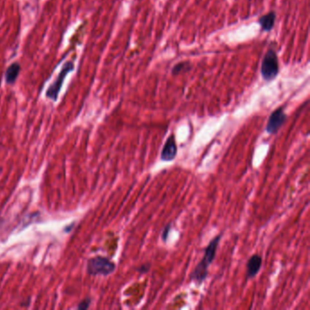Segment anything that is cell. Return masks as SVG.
Masks as SVG:
<instances>
[{"mask_svg":"<svg viewBox=\"0 0 310 310\" xmlns=\"http://www.w3.org/2000/svg\"><path fill=\"white\" fill-rule=\"evenodd\" d=\"M116 265L107 257H96L87 263V271L90 275L107 276L115 270Z\"/></svg>","mask_w":310,"mask_h":310,"instance_id":"3957f363","label":"cell"},{"mask_svg":"<svg viewBox=\"0 0 310 310\" xmlns=\"http://www.w3.org/2000/svg\"><path fill=\"white\" fill-rule=\"evenodd\" d=\"M20 69H21V67H20V63L14 62V63L11 64L10 67L8 68V69L6 70V83L9 84V85H13L16 82V80L19 78Z\"/></svg>","mask_w":310,"mask_h":310,"instance_id":"9c48e42d","label":"cell"},{"mask_svg":"<svg viewBox=\"0 0 310 310\" xmlns=\"http://www.w3.org/2000/svg\"><path fill=\"white\" fill-rule=\"evenodd\" d=\"M74 68H75V67H74L72 61H68L64 65L61 71L58 74V78H56L53 84H51L48 88V90L46 92V97L51 99V100H54V101H56L58 99V94L60 92V89L62 87L65 78L68 76V73L74 70Z\"/></svg>","mask_w":310,"mask_h":310,"instance_id":"277c9868","label":"cell"},{"mask_svg":"<svg viewBox=\"0 0 310 310\" xmlns=\"http://www.w3.org/2000/svg\"><path fill=\"white\" fill-rule=\"evenodd\" d=\"M286 118H287V116L284 111V108L282 107L276 108L275 111L272 112L271 115L268 118L266 131L270 135L276 134V132L279 130L281 126L284 125Z\"/></svg>","mask_w":310,"mask_h":310,"instance_id":"5b68a950","label":"cell"},{"mask_svg":"<svg viewBox=\"0 0 310 310\" xmlns=\"http://www.w3.org/2000/svg\"><path fill=\"white\" fill-rule=\"evenodd\" d=\"M221 239V234H219L209 242L208 247L205 249L204 253V257L199 264L196 266L194 270L192 272L190 278L193 281L197 283H202V282L208 277L209 275V267L212 262L214 261L216 254H217V249H218V244Z\"/></svg>","mask_w":310,"mask_h":310,"instance_id":"6da1fadb","label":"cell"},{"mask_svg":"<svg viewBox=\"0 0 310 310\" xmlns=\"http://www.w3.org/2000/svg\"><path fill=\"white\" fill-rule=\"evenodd\" d=\"M170 228H171V224H168L165 228H164V229H163V231H162L161 238H162V240H163L164 242H167V240H168L169 235H170Z\"/></svg>","mask_w":310,"mask_h":310,"instance_id":"8fae6325","label":"cell"},{"mask_svg":"<svg viewBox=\"0 0 310 310\" xmlns=\"http://www.w3.org/2000/svg\"><path fill=\"white\" fill-rule=\"evenodd\" d=\"M276 21V12L270 11L267 14L263 15L258 19V23L264 31H270L275 25Z\"/></svg>","mask_w":310,"mask_h":310,"instance_id":"ba28073f","label":"cell"},{"mask_svg":"<svg viewBox=\"0 0 310 310\" xmlns=\"http://www.w3.org/2000/svg\"><path fill=\"white\" fill-rule=\"evenodd\" d=\"M262 266V257L259 255H253L248 259L247 264V278H252L257 276Z\"/></svg>","mask_w":310,"mask_h":310,"instance_id":"52a82bcc","label":"cell"},{"mask_svg":"<svg viewBox=\"0 0 310 310\" xmlns=\"http://www.w3.org/2000/svg\"><path fill=\"white\" fill-rule=\"evenodd\" d=\"M262 78L266 81H271L275 79L279 72V64H278V58L276 51L273 49H269L264 58L262 60L261 64Z\"/></svg>","mask_w":310,"mask_h":310,"instance_id":"7a4b0ae2","label":"cell"},{"mask_svg":"<svg viewBox=\"0 0 310 310\" xmlns=\"http://www.w3.org/2000/svg\"><path fill=\"white\" fill-rule=\"evenodd\" d=\"M149 269H150V264H148V263H147V264L141 265L140 267H139V268H138L137 270H138V272L141 273V274H145V273H147Z\"/></svg>","mask_w":310,"mask_h":310,"instance_id":"7c38bea8","label":"cell"},{"mask_svg":"<svg viewBox=\"0 0 310 310\" xmlns=\"http://www.w3.org/2000/svg\"><path fill=\"white\" fill-rule=\"evenodd\" d=\"M187 65H188L187 62H181V63L177 64L173 68V69H172V74L173 75H178V74H180L182 71H184V70L187 69Z\"/></svg>","mask_w":310,"mask_h":310,"instance_id":"30bf717a","label":"cell"},{"mask_svg":"<svg viewBox=\"0 0 310 310\" xmlns=\"http://www.w3.org/2000/svg\"><path fill=\"white\" fill-rule=\"evenodd\" d=\"M177 155H178V145L176 142V137L174 134H171L166 141L165 145L161 151L160 158L163 161L170 162L174 160Z\"/></svg>","mask_w":310,"mask_h":310,"instance_id":"8992f818","label":"cell"}]
</instances>
